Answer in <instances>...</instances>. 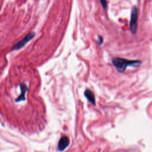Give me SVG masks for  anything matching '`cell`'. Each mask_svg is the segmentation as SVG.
<instances>
[{"label":"cell","mask_w":152,"mask_h":152,"mask_svg":"<svg viewBox=\"0 0 152 152\" xmlns=\"http://www.w3.org/2000/svg\"><path fill=\"white\" fill-rule=\"evenodd\" d=\"M103 37H102L101 36H98V40L97 41V43L99 45H100L103 43Z\"/></svg>","instance_id":"obj_8"},{"label":"cell","mask_w":152,"mask_h":152,"mask_svg":"<svg viewBox=\"0 0 152 152\" xmlns=\"http://www.w3.org/2000/svg\"><path fill=\"white\" fill-rule=\"evenodd\" d=\"M112 62L116 69L121 72H124L128 66H138L141 63L140 61L128 60L121 58H114Z\"/></svg>","instance_id":"obj_1"},{"label":"cell","mask_w":152,"mask_h":152,"mask_svg":"<svg viewBox=\"0 0 152 152\" xmlns=\"http://www.w3.org/2000/svg\"><path fill=\"white\" fill-rule=\"evenodd\" d=\"M35 36L34 32H30L28 33L22 40L18 42L12 48L11 50H18L23 48L24 46H25L30 40H31Z\"/></svg>","instance_id":"obj_2"},{"label":"cell","mask_w":152,"mask_h":152,"mask_svg":"<svg viewBox=\"0 0 152 152\" xmlns=\"http://www.w3.org/2000/svg\"><path fill=\"white\" fill-rule=\"evenodd\" d=\"M20 89H21V93L20 94V95L15 99V102H19L21 101H24L26 100L25 98V94L28 91V88L27 87V86L24 84V83H21L20 84Z\"/></svg>","instance_id":"obj_5"},{"label":"cell","mask_w":152,"mask_h":152,"mask_svg":"<svg viewBox=\"0 0 152 152\" xmlns=\"http://www.w3.org/2000/svg\"><path fill=\"white\" fill-rule=\"evenodd\" d=\"M100 4L102 6V7L104 9H106L107 7V1L106 0H100Z\"/></svg>","instance_id":"obj_7"},{"label":"cell","mask_w":152,"mask_h":152,"mask_svg":"<svg viewBox=\"0 0 152 152\" xmlns=\"http://www.w3.org/2000/svg\"><path fill=\"white\" fill-rule=\"evenodd\" d=\"M84 96L86 97V99L93 105L96 104V100H95V96L93 94V93L89 89H86L84 91Z\"/></svg>","instance_id":"obj_6"},{"label":"cell","mask_w":152,"mask_h":152,"mask_svg":"<svg viewBox=\"0 0 152 152\" xmlns=\"http://www.w3.org/2000/svg\"><path fill=\"white\" fill-rule=\"evenodd\" d=\"M69 144V139L68 137L64 136L61 138L59 140L58 144V150L59 151H62L65 149L66 148V147Z\"/></svg>","instance_id":"obj_4"},{"label":"cell","mask_w":152,"mask_h":152,"mask_svg":"<svg viewBox=\"0 0 152 152\" xmlns=\"http://www.w3.org/2000/svg\"><path fill=\"white\" fill-rule=\"evenodd\" d=\"M137 19H138V11L135 7H134L131 10V20H130V28L131 31L135 33L137 27Z\"/></svg>","instance_id":"obj_3"}]
</instances>
